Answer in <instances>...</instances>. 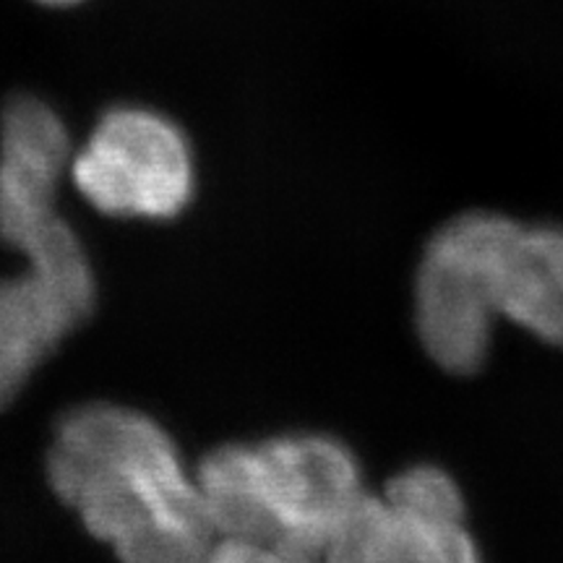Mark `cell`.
<instances>
[{"label": "cell", "mask_w": 563, "mask_h": 563, "mask_svg": "<svg viewBox=\"0 0 563 563\" xmlns=\"http://www.w3.org/2000/svg\"><path fill=\"white\" fill-rule=\"evenodd\" d=\"M47 481L121 563H203L217 543L170 433L131 407L91 402L63 415Z\"/></svg>", "instance_id": "6da1fadb"}, {"label": "cell", "mask_w": 563, "mask_h": 563, "mask_svg": "<svg viewBox=\"0 0 563 563\" xmlns=\"http://www.w3.org/2000/svg\"><path fill=\"white\" fill-rule=\"evenodd\" d=\"M196 485L217 540H251L311 559L365 493L355 454L319 433L214 449L196 470Z\"/></svg>", "instance_id": "7a4b0ae2"}, {"label": "cell", "mask_w": 563, "mask_h": 563, "mask_svg": "<svg viewBox=\"0 0 563 563\" xmlns=\"http://www.w3.org/2000/svg\"><path fill=\"white\" fill-rule=\"evenodd\" d=\"M511 217L464 211L441 224L415 277V327L422 350L454 376L488 361L496 321V262Z\"/></svg>", "instance_id": "3957f363"}, {"label": "cell", "mask_w": 563, "mask_h": 563, "mask_svg": "<svg viewBox=\"0 0 563 563\" xmlns=\"http://www.w3.org/2000/svg\"><path fill=\"white\" fill-rule=\"evenodd\" d=\"M70 178L102 214L170 220L194 196V154L186 133L150 108H112L87 144L70 154Z\"/></svg>", "instance_id": "277c9868"}, {"label": "cell", "mask_w": 563, "mask_h": 563, "mask_svg": "<svg viewBox=\"0 0 563 563\" xmlns=\"http://www.w3.org/2000/svg\"><path fill=\"white\" fill-rule=\"evenodd\" d=\"M70 165L60 115L37 97H16L0 118V241L21 249L63 222L55 196Z\"/></svg>", "instance_id": "5b68a950"}, {"label": "cell", "mask_w": 563, "mask_h": 563, "mask_svg": "<svg viewBox=\"0 0 563 563\" xmlns=\"http://www.w3.org/2000/svg\"><path fill=\"white\" fill-rule=\"evenodd\" d=\"M321 563H483L460 514H426L365 490L329 534Z\"/></svg>", "instance_id": "8992f818"}, {"label": "cell", "mask_w": 563, "mask_h": 563, "mask_svg": "<svg viewBox=\"0 0 563 563\" xmlns=\"http://www.w3.org/2000/svg\"><path fill=\"white\" fill-rule=\"evenodd\" d=\"M501 319L563 347V228L511 220L496 262Z\"/></svg>", "instance_id": "52a82bcc"}, {"label": "cell", "mask_w": 563, "mask_h": 563, "mask_svg": "<svg viewBox=\"0 0 563 563\" xmlns=\"http://www.w3.org/2000/svg\"><path fill=\"white\" fill-rule=\"evenodd\" d=\"M89 313L91 308L32 269L0 279V407Z\"/></svg>", "instance_id": "ba28073f"}, {"label": "cell", "mask_w": 563, "mask_h": 563, "mask_svg": "<svg viewBox=\"0 0 563 563\" xmlns=\"http://www.w3.org/2000/svg\"><path fill=\"white\" fill-rule=\"evenodd\" d=\"M384 496L391 504L426 514H460L464 517L467 506L460 483L446 470L435 464H412L386 483Z\"/></svg>", "instance_id": "9c48e42d"}, {"label": "cell", "mask_w": 563, "mask_h": 563, "mask_svg": "<svg viewBox=\"0 0 563 563\" xmlns=\"http://www.w3.org/2000/svg\"><path fill=\"white\" fill-rule=\"evenodd\" d=\"M203 563H321L311 555L282 551V548L266 543H251V540H217Z\"/></svg>", "instance_id": "30bf717a"}, {"label": "cell", "mask_w": 563, "mask_h": 563, "mask_svg": "<svg viewBox=\"0 0 563 563\" xmlns=\"http://www.w3.org/2000/svg\"><path fill=\"white\" fill-rule=\"evenodd\" d=\"M34 3L53 5V9H68V5H79V3H84V0H34Z\"/></svg>", "instance_id": "8fae6325"}]
</instances>
